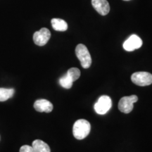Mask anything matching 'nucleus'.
<instances>
[{
    "mask_svg": "<svg viewBox=\"0 0 152 152\" xmlns=\"http://www.w3.org/2000/svg\"><path fill=\"white\" fill-rule=\"evenodd\" d=\"M142 45V40L137 35H132L123 43V49L127 52H132L140 49Z\"/></svg>",
    "mask_w": 152,
    "mask_h": 152,
    "instance_id": "7",
    "label": "nucleus"
},
{
    "mask_svg": "<svg viewBox=\"0 0 152 152\" xmlns=\"http://www.w3.org/2000/svg\"><path fill=\"white\" fill-rule=\"evenodd\" d=\"M73 81L69 77V75L67 73L63 75L59 79V84L61 86L65 89H70L73 86Z\"/></svg>",
    "mask_w": 152,
    "mask_h": 152,
    "instance_id": "13",
    "label": "nucleus"
},
{
    "mask_svg": "<svg viewBox=\"0 0 152 152\" xmlns=\"http://www.w3.org/2000/svg\"><path fill=\"white\" fill-rule=\"evenodd\" d=\"M90 123L85 119H79L74 123L73 128V136L77 140H83L90 134Z\"/></svg>",
    "mask_w": 152,
    "mask_h": 152,
    "instance_id": "1",
    "label": "nucleus"
},
{
    "mask_svg": "<svg viewBox=\"0 0 152 152\" xmlns=\"http://www.w3.org/2000/svg\"><path fill=\"white\" fill-rule=\"evenodd\" d=\"M51 37L50 31L46 28H41L39 31L35 32L33 35V41L38 46H44L48 42Z\"/></svg>",
    "mask_w": 152,
    "mask_h": 152,
    "instance_id": "6",
    "label": "nucleus"
},
{
    "mask_svg": "<svg viewBox=\"0 0 152 152\" xmlns=\"http://www.w3.org/2000/svg\"><path fill=\"white\" fill-rule=\"evenodd\" d=\"M20 152H35L33 147L28 145H23L20 147Z\"/></svg>",
    "mask_w": 152,
    "mask_h": 152,
    "instance_id": "15",
    "label": "nucleus"
},
{
    "mask_svg": "<svg viewBox=\"0 0 152 152\" xmlns=\"http://www.w3.org/2000/svg\"><path fill=\"white\" fill-rule=\"evenodd\" d=\"M131 80L138 86H148L152 84V75L148 72H136L131 76Z\"/></svg>",
    "mask_w": 152,
    "mask_h": 152,
    "instance_id": "3",
    "label": "nucleus"
},
{
    "mask_svg": "<svg viewBox=\"0 0 152 152\" xmlns=\"http://www.w3.org/2000/svg\"><path fill=\"white\" fill-rule=\"evenodd\" d=\"M52 26L54 30L56 31H66L68 29V24L65 20L61 18H53L52 20Z\"/></svg>",
    "mask_w": 152,
    "mask_h": 152,
    "instance_id": "11",
    "label": "nucleus"
},
{
    "mask_svg": "<svg viewBox=\"0 0 152 152\" xmlns=\"http://www.w3.org/2000/svg\"><path fill=\"white\" fill-rule=\"evenodd\" d=\"M14 89H7L0 87V102H5L11 98L14 94Z\"/></svg>",
    "mask_w": 152,
    "mask_h": 152,
    "instance_id": "12",
    "label": "nucleus"
},
{
    "mask_svg": "<svg viewBox=\"0 0 152 152\" xmlns=\"http://www.w3.org/2000/svg\"><path fill=\"white\" fill-rule=\"evenodd\" d=\"M69 77L72 79V80L75 82L79 78L80 76V71L77 68H71L67 71V73Z\"/></svg>",
    "mask_w": 152,
    "mask_h": 152,
    "instance_id": "14",
    "label": "nucleus"
},
{
    "mask_svg": "<svg viewBox=\"0 0 152 152\" xmlns=\"http://www.w3.org/2000/svg\"><path fill=\"white\" fill-rule=\"evenodd\" d=\"M75 54L80 61L82 67L84 68H88L92 64V57L90 52L85 45L83 44H79L75 48Z\"/></svg>",
    "mask_w": 152,
    "mask_h": 152,
    "instance_id": "2",
    "label": "nucleus"
},
{
    "mask_svg": "<svg viewBox=\"0 0 152 152\" xmlns=\"http://www.w3.org/2000/svg\"><path fill=\"white\" fill-rule=\"evenodd\" d=\"M32 147L35 152H51L49 145L40 140H36L33 141Z\"/></svg>",
    "mask_w": 152,
    "mask_h": 152,
    "instance_id": "10",
    "label": "nucleus"
},
{
    "mask_svg": "<svg viewBox=\"0 0 152 152\" xmlns=\"http://www.w3.org/2000/svg\"><path fill=\"white\" fill-rule=\"evenodd\" d=\"M112 106L111 99L109 96L103 95L100 96L94 104V110L99 115H104L111 109Z\"/></svg>",
    "mask_w": 152,
    "mask_h": 152,
    "instance_id": "4",
    "label": "nucleus"
},
{
    "mask_svg": "<svg viewBox=\"0 0 152 152\" xmlns=\"http://www.w3.org/2000/svg\"><path fill=\"white\" fill-rule=\"evenodd\" d=\"M34 108L38 112L50 113L53 110V104L47 99H38L34 103Z\"/></svg>",
    "mask_w": 152,
    "mask_h": 152,
    "instance_id": "9",
    "label": "nucleus"
},
{
    "mask_svg": "<svg viewBox=\"0 0 152 152\" xmlns=\"http://www.w3.org/2000/svg\"><path fill=\"white\" fill-rule=\"evenodd\" d=\"M124 1H130V0H124Z\"/></svg>",
    "mask_w": 152,
    "mask_h": 152,
    "instance_id": "16",
    "label": "nucleus"
},
{
    "mask_svg": "<svg viewBox=\"0 0 152 152\" xmlns=\"http://www.w3.org/2000/svg\"><path fill=\"white\" fill-rule=\"evenodd\" d=\"M138 97L136 95H131L129 96H123L120 99L118 109L124 113H129L132 111L134 103L137 102Z\"/></svg>",
    "mask_w": 152,
    "mask_h": 152,
    "instance_id": "5",
    "label": "nucleus"
},
{
    "mask_svg": "<svg viewBox=\"0 0 152 152\" xmlns=\"http://www.w3.org/2000/svg\"><path fill=\"white\" fill-rule=\"evenodd\" d=\"M94 9L102 16H106L109 13L110 6L107 0H92Z\"/></svg>",
    "mask_w": 152,
    "mask_h": 152,
    "instance_id": "8",
    "label": "nucleus"
}]
</instances>
